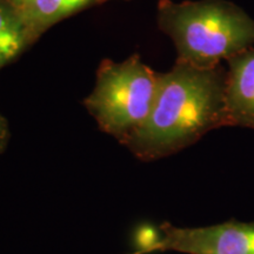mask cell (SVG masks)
Listing matches in <instances>:
<instances>
[{
  "mask_svg": "<svg viewBox=\"0 0 254 254\" xmlns=\"http://www.w3.org/2000/svg\"><path fill=\"white\" fill-rule=\"evenodd\" d=\"M160 239V227H155L153 225L138 226L134 233V251L133 252L136 254L157 253Z\"/></svg>",
  "mask_w": 254,
  "mask_h": 254,
  "instance_id": "ba28073f",
  "label": "cell"
},
{
  "mask_svg": "<svg viewBox=\"0 0 254 254\" xmlns=\"http://www.w3.org/2000/svg\"><path fill=\"white\" fill-rule=\"evenodd\" d=\"M128 254H136V253H134V252H131V253H128Z\"/></svg>",
  "mask_w": 254,
  "mask_h": 254,
  "instance_id": "8fae6325",
  "label": "cell"
},
{
  "mask_svg": "<svg viewBox=\"0 0 254 254\" xmlns=\"http://www.w3.org/2000/svg\"><path fill=\"white\" fill-rule=\"evenodd\" d=\"M160 73L133 55L124 62L105 59L84 106L101 131L125 144L144 125L153 107Z\"/></svg>",
  "mask_w": 254,
  "mask_h": 254,
  "instance_id": "3957f363",
  "label": "cell"
},
{
  "mask_svg": "<svg viewBox=\"0 0 254 254\" xmlns=\"http://www.w3.org/2000/svg\"><path fill=\"white\" fill-rule=\"evenodd\" d=\"M7 1L9 2V4H12L14 6L15 8H21L23 6L26 4V2L28 1V0H7Z\"/></svg>",
  "mask_w": 254,
  "mask_h": 254,
  "instance_id": "30bf717a",
  "label": "cell"
},
{
  "mask_svg": "<svg viewBox=\"0 0 254 254\" xmlns=\"http://www.w3.org/2000/svg\"><path fill=\"white\" fill-rule=\"evenodd\" d=\"M225 82L221 65L200 68L176 62L160 73L150 116L124 146L142 161L158 160L226 127Z\"/></svg>",
  "mask_w": 254,
  "mask_h": 254,
  "instance_id": "6da1fadb",
  "label": "cell"
},
{
  "mask_svg": "<svg viewBox=\"0 0 254 254\" xmlns=\"http://www.w3.org/2000/svg\"><path fill=\"white\" fill-rule=\"evenodd\" d=\"M109 0H28L19 13L34 43L64 19Z\"/></svg>",
  "mask_w": 254,
  "mask_h": 254,
  "instance_id": "8992f818",
  "label": "cell"
},
{
  "mask_svg": "<svg viewBox=\"0 0 254 254\" xmlns=\"http://www.w3.org/2000/svg\"><path fill=\"white\" fill-rule=\"evenodd\" d=\"M33 44L18 8L7 0H0V68Z\"/></svg>",
  "mask_w": 254,
  "mask_h": 254,
  "instance_id": "52a82bcc",
  "label": "cell"
},
{
  "mask_svg": "<svg viewBox=\"0 0 254 254\" xmlns=\"http://www.w3.org/2000/svg\"><path fill=\"white\" fill-rule=\"evenodd\" d=\"M157 252L184 254H254V221L230 220L202 227H178L170 222L160 226Z\"/></svg>",
  "mask_w": 254,
  "mask_h": 254,
  "instance_id": "277c9868",
  "label": "cell"
},
{
  "mask_svg": "<svg viewBox=\"0 0 254 254\" xmlns=\"http://www.w3.org/2000/svg\"><path fill=\"white\" fill-rule=\"evenodd\" d=\"M6 134H7V129H6L5 120L0 117V148L2 147L6 140Z\"/></svg>",
  "mask_w": 254,
  "mask_h": 254,
  "instance_id": "9c48e42d",
  "label": "cell"
},
{
  "mask_svg": "<svg viewBox=\"0 0 254 254\" xmlns=\"http://www.w3.org/2000/svg\"><path fill=\"white\" fill-rule=\"evenodd\" d=\"M157 24L178 63L212 68L254 46V19L228 0H159Z\"/></svg>",
  "mask_w": 254,
  "mask_h": 254,
  "instance_id": "7a4b0ae2",
  "label": "cell"
},
{
  "mask_svg": "<svg viewBox=\"0 0 254 254\" xmlns=\"http://www.w3.org/2000/svg\"><path fill=\"white\" fill-rule=\"evenodd\" d=\"M227 64L226 126L254 128V46L231 58Z\"/></svg>",
  "mask_w": 254,
  "mask_h": 254,
  "instance_id": "5b68a950",
  "label": "cell"
}]
</instances>
